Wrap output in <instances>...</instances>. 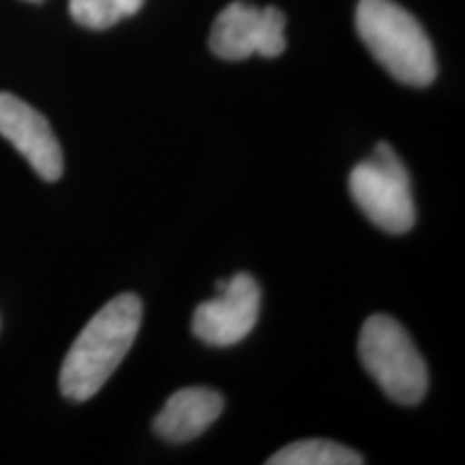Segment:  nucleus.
<instances>
[{
    "mask_svg": "<svg viewBox=\"0 0 465 465\" xmlns=\"http://www.w3.org/2000/svg\"><path fill=\"white\" fill-rule=\"evenodd\" d=\"M143 322V302L138 295H116L93 315L74 341L61 366L63 397L83 403L102 391L136 341Z\"/></svg>",
    "mask_w": 465,
    "mask_h": 465,
    "instance_id": "obj_1",
    "label": "nucleus"
},
{
    "mask_svg": "<svg viewBox=\"0 0 465 465\" xmlns=\"http://www.w3.org/2000/svg\"><path fill=\"white\" fill-rule=\"evenodd\" d=\"M360 39L392 78L407 86H429L438 74L431 39L420 22L394 0H360Z\"/></svg>",
    "mask_w": 465,
    "mask_h": 465,
    "instance_id": "obj_2",
    "label": "nucleus"
},
{
    "mask_svg": "<svg viewBox=\"0 0 465 465\" xmlns=\"http://www.w3.org/2000/svg\"><path fill=\"white\" fill-rule=\"evenodd\" d=\"M360 360L366 373L401 405L420 403L429 388V371L422 353L397 319L369 317L360 330Z\"/></svg>",
    "mask_w": 465,
    "mask_h": 465,
    "instance_id": "obj_3",
    "label": "nucleus"
},
{
    "mask_svg": "<svg viewBox=\"0 0 465 465\" xmlns=\"http://www.w3.org/2000/svg\"><path fill=\"white\" fill-rule=\"evenodd\" d=\"M349 192L360 212L381 231L401 235L416 223V205L407 168L388 143L349 174Z\"/></svg>",
    "mask_w": 465,
    "mask_h": 465,
    "instance_id": "obj_4",
    "label": "nucleus"
},
{
    "mask_svg": "<svg viewBox=\"0 0 465 465\" xmlns=\"http://www.w3.org/2000/svg\"><path fill=\"white\" fill-rule=\"evenodd\" d=\"M284 26L287 17L278 7H257L237 0L213 20L209 48L224 61H246L254 54L276 58L287 50Z\"/></svg>",
    "mask_w": 465,
    "mask_h": 465,
    "instance_id": "obj_5",
    "label": "nucleus"
},
{
    "mask_svg": "<svg viewBox=\"0 0 465 465\" xmlns=\"http://www.w3.org/2000/svg\"><path fill=\"white\" fill-rule=\"evenodd\" d=\"M261 311V287L250 274L226 278L218 298L196 306L192 332L212 347H231L246 339L257 325Z\"/></svg>",
    "mask_w": 465,
    "mask_h": 465,
    "instance_id": "obj_6",
    "label": "nucleus"
},
{
    "mask_svg": "<svg viewBox=\"0 0 465 465\" xmlns=\"http://www.w3.org/2000/svg\"><path fill=\"white\" fill-rule=\"evenodd\" d=\"M0 136L7 138L45 182L61 179L63 151L48 119L31 104L3 91H0Z\"/></svg>",
    "mask_w": 465,
    "mask_h": 465,
    "instance_id": "obj_7",
    "label": "nucleus"
},
{
    "mask_svg": "<svg viewBox=\"0 0 465 465\" xmlns=\"http://www.w3.org/2000/svg\"><path fill=\"white\" fill-rule=\"evenodd\" d=\"M224 399L212 388H182L155 416L153 429L162 440L182 444L205 433L223 414Z\"/></svg>",
    "mask_w": 465,
    "mask_h": 465,
    "instance_id": "obj_8",
    "label": "nucleus"
},
{
    "mask_svg": "<svg viewBox=\"0 0 465 465\" xmlns=\"http://www.w3.org/2000/svg\"><path fill=\"white\" fill-rule=\"evenodd\" d=\"M270 465H360L364 459L360 452L347 449L332 440H300L284 446L274 457L267 459Z\"/></svg>",
    "mask_w": 465,
    "mask_h": 465,
    "instance_id": "obj_9",
    "label": "nucleus"
},
{
    "mask_svg": "<svg viewBox=\"0 0 465 465\" xmlns=\"http://www.w3.org/2000/svg\"><path fill=\"white\" fill-rule=\"evenodd\" d=\"M144 0H69V14L80 26L104 31L138 14Z\"/></svg>",
    "mask_w": 465,
    "mask_h": 465,
    "instance_id": "obj_10",
    "label": "nucleus"
}]
</instances>
